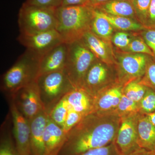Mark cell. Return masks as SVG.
Here are the masks:
<instances>
[{"instance_id": "34", "label": "cell", "mask_w": 155, "mask_h": 155, "mask_svg": "<svg viewBox=\"0 0 155 155\" xmlns=\"http://www.w3.org/2000/svg\"><path fill=\"white\" fill-rule=\"evenodd\" d=\"M143 35L144 41L151 50L155 58V29L147 28Z\"/></svg>"}, {"instance_id": "22", "label": "cell", "mask_w": 155, "mask_h": 155, "mask_svg": "<svg viewBox=\"0 0 155 155\" xmlns=\"http://www.w3.org/2000/svg\"><path fill=\"white\" fill-rule=\"evenodd\" d=\"M99 11L101 12L103 17L110 22L113 27L117 29L123 31H133L140 30L144 28V26L134 21L132 18L113 16L106 14L100 10Z\"/></svg>"}, {"instance_id": "12", "label": "cell", "mask_w": 155, "mask_h": 155, "mask_svg": "<svg viewBox=\"0 0 155 155\" xmlns=\"http://www.w3.org/2000/svg\"><path fill=\"white\" fill-rule=\"evenodd\" d=\"M48 116L47 111H42L30 121V145L32 155H45L44 134Z\"/></svg>"}, {"instance_id": "38", "label": "cell", "mask_w": 155, "mask_h": 155, "mask_svg": "<svg viewBox=\"0 0 155 155\" xmlns=\"http://www.w3.org/2000/svg\"><path fill=\"white\" fill-rule=\"evenodd\" d=\"M109 1L110 0H88L86 5L94 8L107 2Z\"/></svg>"}, {"instance_id": "24", "label": "cell", "mask_w": 155, "mask_h": 155, "mask_svg": "<svg viewBox=\"0 0 155 155\" xmlns=\"http://www.w3.org/2000/svg\"><path fill=\"white\" fill-rule=\"evenodd\" d=\"M147 89L144 85L132 81L127 84L123 94L130 99L139 103L145 94Z\"/></svg>"}, {"instance_id": "10", "label": "cell", "mask_w": 155, "mask_h": 155, "mask_svg": "<svg viewBox=\"0 0 155 155\" xmlns=\"http://www.w3.org/2000/svg\"><path fill=\"white\" fill-rule=\"evenodd\" d=\"M15 146L19 155H32L30 145V124L17 108L13 99L10 104Z\"/></svg>"}, {"instance_id": "4", "label": "cell", "mask_w": 155, "mask_h": 155, "mask_svg": "<svg viewBox=\"0 0 155 155\" xmlns=\"http://www.w3.org/2000/svg\"><path fill=\"white\" fill-rule=\"evenodd\" d=\"M57 8L23 3L18 14L20 33H35L56 29L58 23Z\"/></svg>"}, {"instance_id": "39", "label": "cell", "mask_w": 155, "mask_h": 155, "mask_svg": "<svg viewBox=\"0 0 155 155\" xmlns=\"http://www.w3.org/2000/svg\"><path fill=\"white\" fill-rule=\"evenodd\" d=\"M129 155H155L152 151L140 148Z\"/></svg>"}, {"instance_id": "33", "label": "cell", "mask_w": 155, "mask_h": 155, "mask_svg": "<svg viewBox=\"0 0 155 155\" xmlns=\"http://www.w3.org/2000/svg\"><path fill=\"white\" fill-rule=\"evenodd\" d=\"M113 41L117 47L124 48H127L131 40L128 34L124 32H119L113 37Z\"/></svg>"}, {"instance_id": "30", "label": "cell", "mask_w": 155, "mask_h": 155, "mask_svg": "<svg viewBox=\"0 0 155 155\" xmlns=\"http://www.w3.org/2000/svg\"><path fill=\"white\" fill-rule=\"evenodd\" d=\"M0 155H19L15 143L10 136L1 137Z\"/></svg>"}, {"instance_id": "13", "label": "cell", "mask_w": 155, "mask_h": 155, "mask_svg": "<svg viewBox=\"0 0 155 155\" xmlns=\"http://www.w3.org/2000/svg\"><path fill=\"white\" fill-rule=\"evenodd\" d=\"M67 135V134L51 119L48 114L44 134L45 155H58Z\"/></svg>"}, {"instance_id": "20", "label": "cell", "mask_w": 155, "mask_h": 155, "mask_svg": "<svg viewBox=\"0 0 155 155\" xmlns=\"http://www.w3.org/2000/svg\"><path fill=\"white\" fill-rule=\"evenodd\" d=\"M94 8L113 16L132 19L136 17L131 0H110Z\"/></svg>"}, {"instance_id": "23", "label": "cell", "mask_w": 155, "mask_h": 155, "mask_svg": "<svg viewBox=\"0 0 155 155\" xmlns=\"http://www.w3.org/2000/svg\"><path fill=\"white\" fill-rule=\"evenodd\" d=\"M69 110L65 95L48 112L49 116L54 122L63 128Z\"/></svg>"}, {"instance_id": "27", "label": "cell", "mask_w": 155, "mask_h": 155, "mask_svg": "<svg viewBox=\"0 0 155 155\" xmlns=\"http://www.w3.org/2000/svg\"><path fill=\"white\" fill-rule=\"evenodd\" d=\"M140 109L146 114L155 112V91L147 88L145 94L139 103Z\"/></svg>"}, {"instance_id": "35", "label": "cell", "mask_w": 155, "mask_h": 155, "mask_svg": "<svg viewBox=\"0 0 155 155\" xmlns=\"http://www.w3.org/2000/svg\"><path fill=\"white\" fill-rule=\"evenodd\" d=\"M145 72L149 84L155 90V61H148Z\"/></svg>"}, {"instance_id": "31", "label": "cell", "mask_w": 155, "mask_h": 155, "mask_svg": "<svg viewBox=\"0 0 155 155\" xmlns=\"http://www.w3.org/2000/svg\"><path fill=\"white\" fill-rule=\"evenodd\" d=\"M81 155H120L117 152L114 142L107 146L87 151Z\"/></svg>"}, {"instance_id": "17", "label": "cell", "mask_w": 155, "mask_h": 155, "mask_svg": "<svg viewBox=\"0 0 155 155\" xmlns=\"http://www.w3.org/2000/svg\"><path fill=\"white\" fill-rule=\"evenodd\" d=\"M80 40L97 59L107 64L112 63L111 52L105 41L96 36L90 30L87 31Z\"/></svg>"}, {"instance_id": "6", "label": "cell", "mask_w": 155, "mask_h": 155, "mask_svg": "<svg viewBox=\"0 0 155 155\" xmlns=\"http://www.w3.org/2000/svg\"><path fill=\"white\" fill-rule=\"evenodd\" d=\"M37 82L42 101L48 113L74 88L64 69L40 75Z\"/></svg>"}, {"instance_id": "40", "label": "cell", "mask_w": 155, "mask_h": 155, "mask_svg": "<svg viewBox=\"0 0 155 155\" xmlns=\"http://www.w3.org/2000/svg\"><path fill=\"white\" fill-rule=\"evenodd\" d=\"M147 118L149 121L155 127V112L150 114H146Z\"/></svg>"}, {"instance_id": "36", "label": "cell", "mask_w": 155, "mask_h": 155, "mask_svg": "<svg viewBox=\"0 0 155 155\" xmlns=\"http://www.w3.org/2000/svg\"><path fill=\"white\" fill-rule=\"evenodd\" d=\"M145 27L155 29V0H151Z\"/></svg>"}, {"instance_id": "26", "label": "cell", "mask_w": 155, "mask_h": 155, "mask_svg": "<svg viewBox=\"0 0 155 155\" xmlns=\"http://www.w3.org/2000/svg\"><path fill=\"white\" fill-rule=\"evenodd\" d=\"M137 18L145 25L151 0H131Z\"/></svg>"}, {"instance_id": "2", "label": "cell", "mask_w": 155, "mask_h": 155, "mask_svg": "<svg viewBox=\"0 0 155 155\" xmlns=\"http://www.w3.org/2000/svg\"><path fill=\"white\" fill-rule=\"evenodd\" d=\"M93 8L86 5L60 6L57 8L56 30L67 44L80 40L90 30Z\"/></svg>"}, {"instance_id": "3", "label": "cell", "mask_w": 155, "mask_h": 155, "mask_svg": "<svg viewBox=\"0 0 155 155\" xmlns=\"http://www.w3.org/2000/svg\"><path fill=\"white\" fill-rule=\"evenodd\" d=\"M39 59L26 50L3 75V90L11 95L36 81L38 76Z\"/></svg>"}, {"instance_id": "32", "label": "cell", "mask_w": 155, "mask_h": 155, "mask_svg": "<svg viewBox=\"0 0 155 155\" xmlns=\"http://www.w3.org/2000/svg\"><path fill=\"white\" fill-rule=\"evenodd\" d=\"M63 0H26L24 4L45 8H58L62 5Z\"/></svg>"}, {"instance_id": "7", "label": "cell", "mask_w": 155, "mask_h": 155, "mask_svg": "<svg viewBox=\"0 0 155 155\" xmlns=\"http://www.w3.org/2000/svg\"><path fill=\"white\" fill-rule=\"evenodd\" d=\"M17 108L29 120L46 110L42 101L37 80L11 95Z\"/></svg>"}, {"instance_id": "5", "label": "cell", "mask_w": 155, "mask_h": 155, "mask_svg": "<svg viewBox=\"0 0 155 155\" xmlns=\"http://www.w3.org/2000/svg\"><path fill=\"white\" fill-rule=\"evenodd\" d=\"M68 45V57L64 70L73 87H81L87 72L97 59L81 40Z\"/></svg>"}, {"instance_id": "15", "label": "cell", "mask_w": 155, "mask_h": 155, "mask_svg": "<svg viewBox=\"0 0 155 155\" xmlns=\"http://www.w3.org/2000/svg\"><path fill=\"white\" fill-rule=\"evenodd\" d=\"M69 108L86 116L91 113L94 97L81 87H75L65 95Z\"/></svg>"}, {"instance_id": "41", "label": "cell", "mask_w": 155, "mask_h": 155, "mask_svg": "<svg viewBox=\"0 0 155 155\" xmlns=\"http://www.w3.org/2000/svg\"><path fill=\"white\" fill-rule=\"evenodd\" d=\"M152 151H153V152L154 153V154L155 155V147H154V148L153 149V150Z\"/></svg>"}, {"instance_id": "14", "label": "cell", "mask_w": 155, "mask_h": 155, "mask_svg": "<svg viewBox=\"0 0 155 155\" xmlns=\"http://www.w3.org/2000/svg\"><path fill=\"white\" fill-rule=\"evenodd\" d=\"M123 92L119 87L110 88L106 91H100L94 96L91 113L105 114V112L116 110Z\"/></svg>"}, {"instance_id": "28", "label": "cell", "mask_w": 155, "mask_h": 155, "mask_svg": "<svg viewBox=\"0 0 155 155\" xmlns=\"http://www.w3.org/2000/svg\"><path fill=\"white\" fill-rule=\"evenodd\" d=\"M85 116L69 108L66 121L62 129L66 134L76 126Z\"/></svg>"}, {"instance_id": "8", "label": "cell", "mask_w": 155, "mask_h": 155, "mask_svg": "<svg viewBox=\"0 0 155 155\" xmlns=\"http://www.w3.org/2000/svg\"><path fill=\"white\" fill-rule=\"evenodd\" d=\"M137 114L121 116L119 129L114 141L120 155H129L140 148L137 144Z\"/></svg>"}, {"instance_id": "11", "label": "cell", "mask_w": 155, "mask_h": 155, "mask_svg": "<svg viewBox=\"0 0 155 155\" xmlns=\"http://www.w3.org/2000/svg\"><path fill=\"white\" fill-rule=\"evenodd\" d=\"M68 45L61 43L45 54L39 61L38 76L64 70L68 57Z\"/></svg>"}, {"instance_id": "9", "label": "cell", "mask_w": 155, "mask_h": 155, "mask_svg": "<svg viewBox=\"0 0 155 155\" xmlns=\"http://www.w3.org/2000/svg\"><path fill=\"white\" fill-rule=\"evenodd\" d=\"M17 40L20 44L39 58L56 46L63 42L56 29L37 32L20 33Z\"/></svg>"}, {"instance_id": "37", "label": "cell", "mask_w": 155, "mask_h": 155, "mask_svg": "<svg viewBox=\"0 0 155 155\" xmlns=\"http://www.w3.org/2000/svg\"><path fill=\"white\" fill-rule=\"evenodd\" d=\"M88 0H63L61 6H70L86 5Z\"/></svg>"}, {"instance_id": "18", "label": "cell", "mask_w": 155, "mask_h": 155, "mask_svg": "<svg viewBox=\"0 0 155 155\" xmlns=\"http://www.w3.org/2000/svg\"><path fill=\"white\" fill-rule=\"evenodd\" d=\"M147 55L140 54H126L120 57L119 62L123 72L128 76L137 77L146 72L148 63Z\"/></svg>"}, {"instance_id": "1", "label": "cell", "mask_w": 155, "mask_h": 155, "mask_svg": "<svg viewBox=\"0 0 155 155\" xmlns=\"http://www.w3.org/2000/svg\"><path fill=\"white\" fill-rule=\"evenodd\" d=\"M121 117L114 114H88L67 133L58 155H81L114 141Z\"/></svg>"}, {"instance_id": "25", "label": "cell", "mask_w": 155, "mask_h": 155, "mask_svg": "<svg viewBox=\"0 0 155 155\" xmlns=\"http://www.w3.org/2000/svg\"><path fill=\"white\" fill-rule=\"evenodd\" d=\"M139 103L127 97L123 94L121 97V100L118 107L116 109L117 114L121 116L137 114L140 110Z\"/></svg>"}, {"instance_id": "16", "label": "cell", "mask_w": 155, "mask_h": 155, "mask_svg": "<svg viewBox=\"0 0 155 155\" xmlns=\"http://www.w3.org/2000/svg\"><path fill=\"white\" fill-rule=\"evenodd\" d=\"M108 76L107 69L102 64L94 62L87 72L81 88L93 96L100 90Z\"/></svg>"}, {"instance_id": "21", "label": "cell", "mask_w": 155, "mask_h": 155, "mask_svg": "<svg viewBox=\"0 0 155 155\" xmlns=\"http://www.w3.org/2000/svg\"><path fill=\"white\" fill-rule=\"evenodd\" d=\"M92 8L91 31L102 39L109 40L112 36L114 27L98 9Z\"/></svg>"}, {"instance_id": "19", "label": "cell", "mask_w": 155, "mask_h": 155, "mask_svg": "<svg viewBox=\"0 0 155 155\" xmlns=\"http://www.w3.org/2000/svg\"><path fill=\"white\" fill-rule=\"evenodd\" d=\"M137 133V144L139 148L152 151L155 147V127L146 115L138 116Z\"/></svg>"}, {"instance_id": "29", "label": "cell", "mask_w": 155, "mask_h": 155, "mask_svg": "<svg viewBox=\"0 0 155 155\" xmlns=\"http://www.w3.org/2000/svg\"><path fill=\"white\" fill-rule=\"evenodd\" d=\"M127 48L129 51L135 54H143L154 58V54L144 41H143L139 39L134 40L130 42Z\"/></svg>"}]
</instances>
